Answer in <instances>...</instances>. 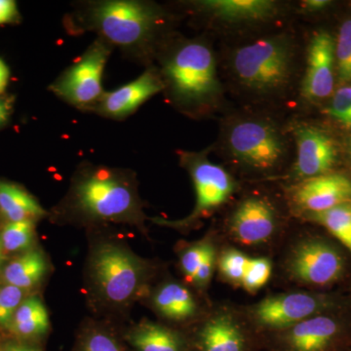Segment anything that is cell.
<instances>
[{"label":"cell","instance_id":"obj_29","mask_svg":"<svg viewBox=\"0 0 351 351\" xmlns=\"http://www.w3.org/2000/svg\"><path fill=\"white\" fill-rule=\"evenodd\" d=\"M327 113L339 125L351 130V85L341 86L332 93Z\"/></svg>","mask_w":351,"mask_h":351},{"label":"cell","instance_id":"obj_2","mask_svg":"<svg viewBox=\"0 0 351 351\" xmlns=\"http://www.w3.org/2000/svg\"><path fill=\"white\" fill-rule=\"evenodd\" d=\"M156 57L163 92L179 112L200 119L219 110L223 101V88L209 41L171 34Z\"/></svg>","mask_w":351,"mask_h":351},{"label":"cell","instance_id":"obj_21","mask_svg":"<svg viewBox=\"0 0 351 351\" xmlns=\"http://www.w3.org/2000/svg\"><path fill=\"white\" fill-rule=\"evenodd\" d=\"M0 211L10 221H25L45 216L38 200L16 184L0 182Z\"/></svg>","mask_w":351,"mask_h":351},{"label":"cell","instance_id":"obj_31","mask_svg":"<svg viewBox=\"0 0 351 351\" xmlns=\"http://www.w3.org/2000/svg\"><path fill=\"white\" fill-rule=\"evenodd\" d=\"M210 241L204 240V241L197 242V243L191 245L184 250L181 257V267L184 276L189 280L193 281L198 267H199L203 257H204L205 252H206L208 244Z\"/></svg>","mask_w":351,"mask_h":351},{"label":"cell","instance_id":"obj_10","mask_svg":"<svg viewBox=\"0 0 351 351\" xmlns=\"http://www.w3.org/2000/svg\"><path fill=\"white\" fill-rule=\"evenodd\" d=\"M332 304L327 295L306 292L287 293L265 298L252 306L251 316L267 329L282 330L319 315Z\"/></svg>","mask_w":351,"mask_h":351},{"label":"cell","instance_id":"obj_26","mask_svg":"<svg viewBox=\"0 0 351 351\" xmlns=\"http://www.w3.org/2000/svg\"><path fill=\"white\" fill-rule=\"evenodd\" d=\"M336 71L341 82H351V19L343 21L335 40Z\"/></svg>","mask_w":351,"mask_h":351},{"label":"cell","instance_id":"obj_39","mask_svg":"<svg viewBox=\"0 0 351 351\" xmlns=\"http://www.w3.org/2000/svg\"><path fill=\"white\" fill-rule=\"evenodd\" d=\"M4 261L3 248H2L1 241H0V265H2Z\"/></svg>","mask_w":351,"mask_h":351},{"label":"cell","instance_id":"obj_5","mask_svg":"<svg viewBox=\"0 0 351 351\" xmlns=\"http://www.w3.org/2000/svg\"><path fill=\"white\" fill-rule=\"evenodd\" d=\"M226 121L219 145L233 163L257 174L274 173L285 164L290 154V142L276 120L244 113Z\"/></svg>","mask_w":351,"mask_h":351},{"label":"cell","instance_id":"obj_3","mask_svg":"<svg viewBox=\"0 0 351 351\" xmlns=\"http://www.w3.org/2000/svg\"><path fill=\"white\" fill-rule=\"evenodd\" d=\"M299 69V45L287 32L265 34L233 47L228 75L235 89L258 101L282 98Z\"/></svg>","mask_w":351,"mask_h":351},{"label":"cell","instance_id":"obj_20","mask_svg":"<svg viewBox=\"0 0 351 351\" xmlns=\"http://www.w3.org/2000/svg\"><path fill=\"white\" fill-rule=\"evenodd\" d=\"M128 341L138 351H186L179 334L149 321L132 329Z\"/></svg>","mask_w":351,"mask_h":351},{"label":"cell","instance_id":"obj_36","mask_svg":"<svg viewBox=\"0 0 351 351\" xmlns=\"http://www.w3.org/2000/svg\"><path fill=\"white\" fill-rule=\"evenodd\" d=\"M9 69L5 63L0 59V94L3 93L8 84Z\"/></svg>","mask_w":351,"mask_h":351},{"label":"cell","instance_id":"obj_1","mask_svg":"<svg viewBox=\"0 0 351 351\" xmlns=\"http://www.w3.org/2000/svg\"><path fill=\"white\" fill-rule=\"evenodd\" d=\"M173 16L154 2L101 0L80 4L64 20L71 34L93 32L126 56L144 63L171 36Z\"/></svg>","mask_w":351,"mask_h":351},{"label":"cell","instance_id":"obj_38","mask_svg":"<svg viewBox=\"0 0 351 351\" xmlns=\"http://www.w3.org/2000/svg\"><path fill=\"white\" fill-rule=\"evenodd\" d=\"M1 351H36V350H32L31 348H27V346H19V345H10L7 346L3 348Z\"/></svg>","mask_w":351,"mask_h":351},{"label":"cell","instance_id":"obj_6","mask_svg":"<svg viewBox=\"0 0 351 351\" xmlns=\"http://www.w3.org/2000/svg\"><path fill=\"white\" fill-rule=\"evenodd\" d=\"M147 262L122 245L104 243L95 249L90 274L97 292L113 306H124L135 299L147 277Z\"/></svg>","mask_w":351,"mask_h":351},{"label":"cell","instance_id":"obj_35","mask_svg":"<svg viewBox=\"0 0 351 351\" xmlns=\"http://www.w3.org/2000/svg\"><path fill=\"white\" fill-rule=\"evenodd\" d=\"M331 2L327 1V0H306L302 1L301 7L302 10L306 12H319L321 10H324L330 5Z\"/></svg>","mask_w":351,"mask_h":351},{"label":"cell","instance_id":"obj_8","mask_svg":"<svg viewBox=\"0 0 351 351\" xmlns=\"http://www.w3.org/2000/svg\"><path fill=\"white\" fill-rule=\"evenodd\" d=\"M208 154L209 149L179 152L182 166L189 171L195 186V206L186 218L176 221H160L162 225L184 228L195 225L232 197L237 188L234 180L223 166L212 162Z\"/></svg>","mask_w":351,"mask_h":351},{"label":"cell","instance_id":"obj_28","mask_svg":"<svg viewBox=\"0 0 351 351\" xmlns=\"http://www.w3.org/2000/svg\"><path fill=\"white\" fill-rule=\"evenodd\" d=\"M271 274V263L265 258H249L241 285L248 292L255 293L262 289Z\"/></svg>","mask_w":351,"mask_h":351},{"label":"cell","instance_id":"obj_7","mask_svg":"<svg viewBox=\"0 0 351 351\" xmlns=\"http://www.w3.org/2000/svg\"><path fill=\"white\" fill-rule=\"evenodd\" d=\"M113 47L97 38L82 56L53 82L50 89L62 100L92 112L103 97V75Z\"/></svg>","mask_w":351,"mask_h":351},{"label":"cell","instance_id":"obj_11","mask_svg":"<svg viewBox=\"0 0 351 351\" xmlns=\"http://www.w3.org/2000/svg\"><path fill=\"white\" fill-rule=\"evenodd\" d=\"M345 263L334 247L318 239L298 243L288 258L287 270L298 282L325 286L343 276Z\"/></svg>","mask_w":351,"mask_h":351},{"label":"cell","instance_id":"obj_12","mask_svg":"<svg viewBox=\"0 0 351 351\" xmlns=\"http://www.w3.org/2000/svg\"><path fill=\"white\" fill-rule=\"evenodd\" d=\"M292 136L297 149L295 178L304 181L330 173L338 159V147L326 131L311 124L295 123Z\"/></svg>","mask_w":351,"mask_h":351},{"label":"cell","instance_id":"obj_13","mask_svg":"<svg viewBox=\"0 0 351 351\" xmlns=\"http://www.w3.org/2000/svg\"><path fill=\"white\" fill-rule=\"evenodd\" d=\"M335 39L329 32L320 29L309 41L306 69L302 82V95L306 100L318 101L334 93Z\"/></svg>","mask_w":351,"mask_h":351},{"label":"cell","instance_id":"obj_33","mask_svg":"<svg viewBox=\"0 0 351 351\" xmlns=\"http://www.w3.org/2000/svg\"><path fill=\"white\" fill-rule=\"evenodd\" d=\"M82 351H121L119 343L108 332L93 331L83 341Z\"/></svg>","mask_w":351,"mask_h":351},{"label":"cell","instance_id":"obj_14","mask_svg":"<svg viewBox=\"0 0 351 351\" xmlns=\"http://www.w3.org/2000/svg\"><path fill=\"white\" fill-rule=\"evenodd\" d=\"M278 215L274 205L261 196H249L240 201L230 215V232L240 243L258 245L271 239L277 228Z\"/></svg>","mask_w":351,"mask_h":351},{"label":"cell","instance_id":"obj_32","mask_svg":"<svg viewBox=\"0 0 351 351\" xmlns=\"http://www.w3.org/2000/svg\"><path fill=\"white\" fill-rule=\"evenodd\" d=\"M215 263H216V251H215L213 244L209 242L202 262H201L199 267H198L197 271H196L193 279V282L198 288L207 287L208 284L211 280L212 276H213Z\"/></svg>","mask_w":351,"mask_h":351},{"label":"cell","instance_id":"obj_4","mask_svg":"<svg viewBox=\"0 0 351 351\" xmlns=\"http://www.w3.org/2000/svg\"><path fill=\"white\" fill-rule=\"evenodd\" d=\"M69 201L76 213L94 221L134 223L143 217L132 176L104 166H84L78 171Z\"/></svg>","mask_w":351,"mask_h":351},{"label":"cell","instance_id":"obj_30","mask_svg":"<svg viewBox=\"0 0 351 351\" xmlns=\"http://www.w3.org/2000/svg\"><path fill=\"white\" fill-rule=\"evenodd\" d=\"M23 289L7 285L0 290V325L10 327L18 307L23 302Z\"/></svg>","mask_w":351,"mask_h":351},{"label":"cell","instance_id":"obj_9","mask_svg":"<svg viewBox=\"0 0 351 351\" xmlns=\"http://www.w3.org/2000/svg\"><path fill=\"white\" fill-rule=\"evenodd\" d=\"M193 12L223 27H256L269 24L285 13L274 0H198L189 2Z\"/></svg>","mask_w":351,"mask_h":351},{"label":"cell","instance_id":"obj_37","mask_svg":"<svg viewBox=\"0 0 351 351\" xmlns=\"http://www.w3.org/2000/svg\"><path fill=\"white\" fill-rule=\"evenodd\" d=\"M9 114H10V106L6 101L0 99V126L5 123Z\"/></svg>","mask_w":351,"mask_h":351},{"label":"cell","instance_id":"obj_22","mask_svg":"<svg viewBox=\"0 0 351 351\" xmlns=\"http://www.w3.org/2000/svg\"><path fill=\"white\" fill-rule=\"evenodd\" d=\"M47 270V263L40 252L29 251L12 261L4 269L3 276L8 285L20 289L34 287L43 279Z\"/></svg>","mask_w":351,"mask_h":351},{"label":"cell","instance_id":"obj_19","mask_svg":"<svg viewBox=\"0 0 351 351\" xmlns=\"http://www.w3.org/2000/svg\"><path fill=\"white\" fill-rule=\"evenodd\" d=\"M152 302L161 315L173 321L189 319L197 313L195 298L188 289L177 282L161 285L154 293Z\"/></svg>","mask_w":351,"mask_h":351},{"label":"cell","instance_id":"obj_25","mask_svg":"<svg viewBox=\"0 0 351 351\" xmlns=\"http://www.w3.org/2000/svg\"><path fill=\"white\" fill-rule=\"evenodd\" d=\"M34 226L32 219L10 221L4 226L0 235L2 248L7 252L25 250L34 240Z\"/></svg>","mask_w":351,"mask_h":351},{"label":"cell","instance_id":"obj_17","mask_svg":"<svg viewBox=\"0 0 351 351\" xmlns=\"http://www.w3.org/2000/svg\"><path fill=\"white\" fill-rule=\"evenodd\" d=\"M286 341L292 351H324L338 336L339 325L330 316H313L289 328Z\"/></svg>","mask_w":351,"mask_h":351},{"label":"cell","instance_id":"obj_16","mask_svg":"<svg viewBox=\"0 0 351 351\" xmlns=\"http://www.w3.org/2000/svg\"><path fill=\"white\" fill-rule=\"evenodd\" d=\"M292 202L304 214L320 213L351 202V179L341 173L304 180L293 189Z\"/></svg>","mask_w":351,"mask_h":351},{"label":"cell","instance_id":"obj_23","mask_svg":"<svg viewBox=\"0 0 351 351\" xmlns=\"http://www.w3.org/2000/svg\"><path fill=\"white\" fill-rule=\"evenodd\" d=\"M10 328L23 337L45 334L49 328V316L41 300L32 297L23 302L14 315Z\"/></svg>","mask_w":351,"mask_h":351},{"label":"cell","instance_id":"obj_15","mask_svg":"<svg viewBox=\"0 0 351 351\" xmlns=\"http://www.w3.org/2000/svg\"><path fill=\"white\" fill-rule=\"evenodd\" d=\"M163 90L164 84L158 69L151 66L133 82L112 92H105L92 112L108 119H124Z\"/></svg>","mask_w":351,"mask_h":351},{"label":"cell","instance_id":"obj_27","mask_svg":"<svg viewBox=\"0 0 351 351\" xmlns=\"http://www.w3.org/2000/svg\"><path fill=\"white\" fill-rule=\"evenodd\" d=\"M248 262L249 258L237 249L223 252L219 262L221 276L228 282L241 285Z\"/></svg>","mask_w":351,"mask_h":351},{"label":"cell","instance_id":"obj_34","mask_svg":"<svg viewBox=\"0 0 351 351\" xmlns=\"http://www.w3.org/2000/svg\"><path fill=\"white\" fill-rule=\"evenodd\" d=\"M17 4L13 0H0V25L17 19Z\"/></svg>","mask_w":351,"mask_h":351},{"label":"cell","instance_id":"obj_24","mask_svg":"<svg viewBox=\"0 0 351 351\" xmlns=\"http://www.w3.org/2000/svg\"><path fill=\"white\" fill-rule=\"evenodd\" d=\"M306 216L311 221L324 226L351 253V202L343 203L327 211Z\"/></svg>","mask_w":351,"mask_h":351},{"label":"cell","instance_id":"obj_40","mask_svg":"<svg viewBox=\"0 0 351 351\" xmlns=\"http://www.w3.org/2000/svg\"><path fill=\"white\" fill-rule=\"evenodd\" d=\"M348 152H350V156L351 157V138L350 142H348Z\"/></svg>","mask_w":351,"mask_h":351},{"label":"cell","instance_id":"obj_18","mask_svg":"<svg viewBox=\"0 0 351 351\" xmlns=\"http://www.w3.org/2000/svg\"><path fill=\"white\" fill-rule=\"evenodd\" d=\"M202 351H244L243 331L232 314H214L199 332Z\"/></svg>","mask_w":351,"mask_h":351}]
</instances>
